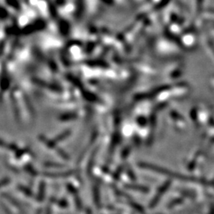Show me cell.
<instances>
[{"label":"cell","mask_w":214,"mask_h":214,"mask_svg":"<svg viewBox=\"0 0 214 214\" xmlns=\"http://www.w3.org/2000/svg\"><path fill=\"white\" fill-rule=\"evenodd\" d=\"M44 185H41L40 188V191L38 192V194H37V200L39 201V202H42L43 199H44Z\"/></svg>","instance_id":"cell-1"},{"label":"cell","mask_w":214,"mask_h":214,"mask_svg":"<svg viewBox=\"0 0 214 214\" xmlns=\"http://www.w3.org/2000/svg\"><path fill=\"white\" fill-rule=\"evenodd\" d=\"M128 203H129V205H131L132 207L134 209H136L137 211L141 212V213H142V212H144V208H143L142 206H141V205H139V204L136 203V202H129Z\"/></svg>","instance_id":"cell-2"},{"label":"cell","mask_w":214,"mask_h":214,"mask_svg":"<svg viewBox=\"0 0 214 214\" xmlns=\"http://www.w3.org/2000/svg\"><path fill=\"white\" fill-rule=\"evenodd\" d=\"M93 195H94V201H95V204H96V205H99V204H100V193H99V192H98V190H94L93 192Z\"/></svg>","instance_id":"cell-3"},{"label":"cell","mask_w":214,"mask_h":214,"mask_svg":"<svg viewBox=\"0 0 214 214\" xmlns=\"http://www.w3.org/2000/svg\"><path fill=\"white\" fill-rule=\"evenodd\" d=\"M128 188L130 189H133V190H141V191H143V193H147L148 191V189L146 187H144V186H128Z\"/></svg>","instance_id":"cell-4"},{"label":"cell","mask_w":214,"mask_h":214,"mask_svg":"<svg viewBox=\"0 0 214 214\" xmlns=\"http://www.w3.org/2000/svg\"><path fill=\"white\" fill-rule=\"evenodd\" d=\"M21 190V191H22V193H24V194H26V196H28V197H31L32 196V192L30 191V190H28L27 189H25V188H20Z\"/></svg>","instance_id":"cell-5"},{"label":"cell","mask_w":214,"mask_h":214,"mask_svg":"<svg viewBox=\"0 0 214 214\" xmlns=\"http://www.w3.org/2000/svg\"><path fill=\"white\" fill-rule=\"evenodd\" d=\"M86 214H92L91 210V209H86Z\"/></svg>","instance_id":"cell-6"},{"label":"cell","mask_w":214,"mask_h":214,"mask_svg":"<svg viewBox=\"0 0 214 214\" xmlns=\"http://www.w3.org/2000/svg\"><path fill=\"white\" fill-rule=\"evenodd\" d=\"M46 214H50V210H49V208H48V210H47V212H46Z\"/></svg>","instance_id":"cell-7"}]
</instances>
